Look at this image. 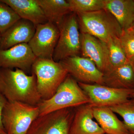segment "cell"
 I'll return each mask as SVG.
<instances>
[{"label": "cell", "mask_w": 134, "mask_h": 134, "mask_svg": "<svg viewBox=\"0 0 134 134\" xmlns=\"http://www.w3.org/2000/svg\"><path fill=\"white\" fill-rule=\"evenodd\" d=\"M120 40L127 59L132 65L134 62V32L130 29L122 31Z\"/></svg>", "instance_id": "cb8c5ba5"}, {"label": "cell", "mask_w": 134, "mask_h": 134, "mask_svg": "<svg viewBox=\"0 0 134 134\" xmlns=\"http://www.w3.org/2000/svg\"><path fill=\"white\" fill-rule=\"evenodd\" d=\"M39 115L38 106L7 100L2 112L5 132L7 134H26L32 123Z\"/></svg>", "instance_id": "5b68a950"}, {"label": "cell", "mask_w": 134, "mask_h": 134, "mask_svg": "<svg viewBox=\"0 0 134 134\" xmlns=\"http://www.w3.org/2000/svg\"><path fill=\"white\" fill-rule=\"evenodd\" d=\"M104 85L119 89L134 90V72L129 63L104 73Z\"/></svg>", "instance_id": "2e32d148"}, {"label": "cell", "mask_w": 134, "mask_h": 134, "mask_svg": "<svg viewBox=\"0 0 134 134\" xmlns=\"http://www.w3.org/2000/svg\"><path fill=\"white\" fill-rule=\"evenodd\" d=\"M94 119L93 107L90 104L75 107L70 134L105 133Z\"/></svg>", "instance_id": "5bb4252c"}, {"label": "cell", "mask_w": 134, "mask_h": 134, "mask_svg": "<svg viewBox=\"0 0 134 134\" xmlns=\"http://www.w3.org/2000/svg\"><path fill=\"white\" fill-rule=\"evenodd\" d=\"M31 72L36 76L37 88L42 100L52 97L69 74L60 62L37 58L32 65Z\"/></svg>", "instance_id": "277c9868"}, {"label": "cell", "mask_w": 134, "mask_h": 134, "mask_svg": "<svg viewBox=\"0 0 134 134\" xmlns=\"http://www.w3.org/2000/svg\"><path fill=\"white\" fill-rule=\"evenodd\" d=\"M129 29L132 30V31H133L134 32V21L132 27H131V28H130V29Z\"/></svg>", "instance_id": "484cf974"}, {"label": "cell", "mask_w": 134, "mask_h": 134, "mask_svg": "<svg viewBox=\"0 0 134 134\" xmlns=\"http://www.w3.org/2000/svg\"><path fill=\"white\" fill-rule=\"evenodd\" d=\"M1 34H0V39H1Z\"/></svg>", "instance_id": "f1b7e54d"}, {"label": "cell", "mask_w": 134, "mask_h": 134, "mask_svg": "<svg viewBox=\"0 0 134 134\" xmlns=\"http://www.w3.org/2000/svg\"><path fill=\"white\" fill-rule=\"evenodd\" d=\"M105 9L117 20L122 30L131 28L134 21V0H105Z\"/></svg>", "instance_id": "ac0fdd59"}, {"label": "cell", "mask_w": 134, "mask_h": 134, "mask_svg": "<svg viewBox=\"0 0 134 134\" xmlns=\"http://www.w3.org/2000/svg\"><path fill=\"white\" fill-rule=\"evenodd\" d=\"M14 10L21 19L31 22L36 26L48 22L37 0H1Z\"/></svg>", "instance_id": "9a60e30c"}, {"label": "cell", "mask_w": 134, "mask_h": 134, "mask_svg": "<svg viewBox=\"0 0 134 134\" xmlns=\"http://www.w3.org/2000/svg\"><path fill=\"white\" fill-rule=\"evenodd\" d=\"M0 94L8 101L37 106L41 99L35 75L19 69L0 68Z\"/></svg>", "instance_id": "6da1fadb"}, {"label": "cell", "mask_w": 134, "mask_h": 134, "mask_svg": "<svg viewBox=\"0 0 134 134\" xmlns=\"http://www.w3.org/2000/svg\"><path fill=\"white\" fill-rule=\"evenodd\" d=\"M7 99L0 94V134H7L3 125L2 122V112L3 109L7 103Z\"/></svg>", "instance_id": "d4e9b609"}, {"label": "cell", "mask_w": 134, "mask_h": 134, "mask_svg": "<svg viewBox=\"0 0 134 134\" xmlns=\"http://www.w3.org/2000/svg\"><path fill=\"white\" fill-rule=\"evenodd\" d=\"M131 98H132V99H134V92L132 93V95L131 96Z\"/></svg>", "instance_id": "4316f807"}, {"label": "cell", "mask_w": 134, "mask_h": 134, "mask_svg": "<svg viewBox=\"0 0 134 134\" xmlns=\"http://www.w3.org/2000/svg\"><path fill=\"white\" fill-rule=\"evenodd\" d=\"M60 62L69 74L77 82L104 85V74L90 59L79 55L66 58Z\"/></svg>", "instance_id": "30bf717a"}, {"label": "cell", "mask_w": 134, "mask_h": 134, "mask_svg": "<svg viewBox=\"0 0 134 134\" xmlns=\"http://www.w3.org/2000/svg\"><path fill=\"white\" fill-rule=\"evenodd\" d=\"M36 30V25L26 19H19L2 34L0 50H6L19 44L29 43Z\"/></svg>", "instance_id": "4fadbf2b"}, {"label": "cell", "mask_w": 134, "mask_h": 134, "mask_svg": "<svg viewBox=\"0 0 134 134\" xmlns=\"http://www.w3.org/2000/svg\"><path fill=\"white\" fill-rule=\"evenodd\" d=\"M74 113L70 108L39 115L26 134H70Z\"/></svg>", "instance_id": "52a82bcc"}, {"label": "cell", "mask_w": 134, "mask_h": 134, "mask_svg": "<svg viewBox=\"0 0 134 134\" xmlns=\"http://www.w3.org/2000/svg\"><path fill=\"white\" fill-rule=\"evenodd\" d=\"M21 19L12 8L0 0V34L5 32Z\"/></svg>", "instance_id": "603a6c76"}, {"label": "cell", "mask_w": 134, "mask_h": 134, "mask_svg": "<svg viewBox=\"0 0 134 134\" xmlns=\"http://www.w3.org/2000/svg\"><path fill=\"white\" fill-rule=\"evenodd\" d=\"M115 113L120 115L123 119V123L127 129L134 133V99L128 100L120 104L110 107Z\"/></svg>", "instance_id": "44dd1931"}, {"label": "cell", "mask_w": 134, "mask_h": 134, "mask_svg": "<svg viewBox=\"0 0 134 134\" xmlns=\"http://www.w3.org/2000/svg\"><path fill=\"white\" fill-rule=\"evenodd\" d=\"M93 112L94 119L105 133L132 134L110 107H93Z\"/></svg>", "instance_id": "e0dca14e"}, {"label": "cell", "mask_w": 134, "mask_h": 134, "mask_svg": "<svg viewBox=\"0 0 134 134\" xmlns=\"http://www.w3.org/2000/svg\"><path fill=\"white\" fill-rule=\"evenodd\" d=\"M37 58L28 43H23L6 50H0V68L19 69L28 73Z\"/></svg>", "instance_id": "8fae6325"}, {"label": "cell", "mask_w": 134, "mask_h": 134, "mask_svg": "<svg viewBox=\"0 0 134 134\" xmlns=\"http://www.w3.org/2000/svg\"><path fill=\"white\" fill-rule=\"evenodd\" d=\"M78 83L93 107H110L124 103L134 92L133 90L114 88L97 84Z\"/></svg>", "instance_id": "ba28073f"}, {"label": "cell", "mask_w": 134, "mask_h": 134, "mask_svg": "<svg viewBox=\"0 0 134 134\" xmlns=\"http://www.w3.org/2000/svg\"></svg>", "instance_id": "4dcf8cb0"}, {"label": "cell", "mask_w": 134, "mask_h": 134, "mask_svg": "<svg viewBox=\"0 0 134 134\" xmlns=\"http://www.w3.org/2000/svg\"><path fill=\"white\" fill-rule=\"evenodd\" d=\"M90 104V100L77 81L68 74L52 97L38 105L40 115L65 108Z\"/></svg>", "instance_id": "3957f363"}, {"label": "cell", "mask_w": 134, "mask_h": 134, "mask_svg": "<svg viewBox=\"0 0 134 134\" xmlns=\"http://www.w3.org/2000/svg\"><path fill=\"white\" fill-rule=\"evenodd\" d=\"M59 37L53 59L56 62L81 54V34L76 14L71 12L58 26Z\"/></svg>", "instance_id": "8992f818"}, {"label": "cell", "mask_w": 134, "mask_h": 134, "mask_svg": "<svg viewBox=\"0 0 134 134\" xmlns=\"http://www.w3.org/2000/svg\"><path fill=\"white\" fill-rule=\"evenodd\" d=\"M72 12H94L105 9V0H68Z\"/></svg>", "instance_id": "7402d4cb"}, {"label": "cell", "mask_w": 134, "mask_h": 134, "mask_svg": "<svg viewBox=\"0 0 134 134\" xmlns=\"http://www.w3.org/2000/svg\"><path fill=\"white\" fill-rule=\"evenodd\" d=\"M59 37L58 26L47 22L36 26L35 34L28 44L36 58L53 59Z\"/></svg>", "instance_id": "9c48e42d"}, {"label": "cell", "mask_w": 134, "mask_h": 134, "mask_svg": "<svg viewBox=\"0 0 134 134\" xmlns=\"http://www.w3.org/2000/svg\"><path fill=\"white\" fill-rule=\"evenodd\" d=\"M48 22L58 26L71 13L70 5L65 0H37Z\"/></svg>", "instance_id": "d6986e66"}, {"label": "cell", "mask_w": 134, "mask_h": 134, "mask_svg": "<svg viewBox=\"0 0 134 134\" xmlns=\"http://www.w3.org/2000/svg\"><path fill=\"white\" fill-rule=\"evenodd\" d=\"M132 67H133V71L134 72V62L133 63V64H132Z\"/></svg>", "instance_id": "83f0119b"}, {"label": "cell", "mask_w": 134, "mask_h": 134, "mask_svg": "<svg viewBox=\"0 0 134 134\" xmlns=\"http://www.w3.org/2000/svg\"><path fill=\"white\" fill-rule=\"evenodd\" d=\"M106 134V133H104V134Z\"/></svg>", "instance_id": "f546056e"}, {"label": "cell", "mask_w": 134, "mask_h": 134, "mask_svg": "<svg viewBox=\"0 0 134 134\" xmlns=\"http://www.w3.org/2000/svg\"><path fill=\"white\" fill-rule=\"evenodd\" d=\"M76 14L80 32L90 34L104 43L120 38L122 33L119 24L106 9Z\"/></svg>", "instance_id": "7a4b0ae2"}, {"label": "cell", "mask_w": 134, "mask_h": 134, "mask_svg": "<svg viewBox=\"0 0 134 134\" xmlns=\"http://www.w3.org/2000/svg\"><path fill=\"white\" fill-rule=\"evenodd\" d=\"M80 34L81 56L90 59L103 74L107 72L110 64L106 44L88 34Z\"/></svg>", "instance_id": "7c38bea8"}, {"label": "cell", "mask_w": 134, "mask_h": 134, "mask_svg": "<svg viewBox=\"0 0 134 134\" xmlns=\"http://www.w3.org/2000/svg\"><path fill=\"white\" fill-rule=\"evenodd\" d=\"M105 43L108 49L110 64V68L108 71L116 67L130 63L121 44L120 38L110 39Z\"/></svg>", "instance_id": "ffe728a7"}]
</instances>
